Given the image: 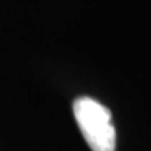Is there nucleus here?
<instances>
[{
  "label": "nucleus",
  "instance_id": "obj_1",
  "mask_svg": "<svg viewBox=\"0 0 151 151\" xmlns=\"http://www.w3.org/2000/svg\"><path fill=\"white\" fill-rule=\"evenodd\" d=\"M73 113L83 139L93 151H114L116 131L111 111L91 97H79L73 104Z\"/></svg>",
  "mask_w": 151,
  "mask_h": 151
}]
</instances>
